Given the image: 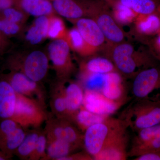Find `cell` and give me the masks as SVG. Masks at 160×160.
Instances as JSON below:
<instances>
[{"label": "cell", "mask_w": 160, "mask_h": 160, "mask_svg": "<svg viewBox=\"0 0 160 160\" xmlns=\"http://www.w3.org/2000/svg\"><path fill=\"white\" fill-rule=\"evenodd\" d=\"M101 92L109 99L125 103L126 92L122 80L115 71L105 75V82Z\"/></svg>", "instance_id": "cell-14"}, {"label": "cell", "mask_w": 160, "mask_h": 160, "mask_svg": "<svg viewBox=\"0 0 160 160\" xmlns=\"http://www.w3.org/2000/svg\"><path fill=\"white\" fill-rule=\"evenodd\" d=\"M17 94L14 114L11 118L24 129L39 127L48 119L44 105L34 99Z\"/></svg>", "instance_id": "cell-3"}, {"label": "cell", "mask_w": 160, "mask_h": 160, "mask_svg": "<svg viewBox=\"0 0 160 160\" xmlns=\"http://www.w3.org/2000/svg\"><path fill=\"white\" fill-rule=\"evenodd\" d=\"M124 104L109 99L100 92L84 90L82 106L96 114L110 116Z\"/></svg>", "instance_id": "cell-9"}, {"label": "cell", "mask_w": 160, "mask_h": 160, "mask_svg": "<svg viewBox=\"0 0 160 160\" xmlns=\"http://www.w3.org/2000/svg\"><path fill=\"white\" fill-rule=\"evenodd\" d=\"M55 12L70 20L78 19L88 14L90 1L52 0Z\"/></svg>", "instance_id": "cell-13"}, {"label": "cell", "mask_w": 160, "mask_h": 160, "mask_svg": "<svg viewBox=\"0 0 160 160\" xmlns=\"http://www.w3.org/2000/svg\"><path fill=\"white\" fill-rule=\"evenodd\" d=\"M64 39L68 42L71 49L82 55H88L94 49L84 41L76 27L71 30H67Z\"/></svg>", "instance_id": "cell-24"}, {"label": "cell", "mask_w": 160, "mask_h": 160, "mask_svg": "<svg viewBox=\"0 0 160 160\" xmlns=\"http://www.w3.org/2000/svg\"><path fill=\"white\" fill-rule=\"evenodd\" d=\"M133 54L134 48L131 45L126 43L118 44L112 52V62L116 69L128 75L134 73L138 66L147 64L135 59Z\"/></svg>", "instance_id": "cell-10"}, {"label": "cell", "mask_w": 160, "mask_h": 160, "mask_svg": "<svg viewBox=\"0 0 160 160\" xmlns=\"http://www.w3.org/2000/svg\"><path fill=\"white\" fill-rule=\"evenodd\" d=\"M70 48L64 39L53 40L47 48V55L51 62L57 77L66 81L74 69L72 62Z\"/></svg>", "instance_id": "cell-5"}, {"label": "cell", "mask_w": 160, "mask_h": 160, "mask_svg": "<svg viewBox=\"0 0 160 160\" xmlns=\"http://www.w3.org/2000/svg\"><path fill=\"white\" fill-rule=\"evenodd\" d=\"M17 2L18 7L36 17L51 15L55 12L49 0H17Z\"/></svg>", "instance_id": "cell-18"}, {"label": "cell", "mask_w": 160, "mask_h": 160, "mask_svg": "<svg viewBox=\"0 0 160 160\" xmlns=\"http://www.w3.org/2000/svg\"><path fill=\"white\" fill-rule=\"evenodd\" d=\"M9 43L7 37L0 31V53L5 51L9 46Z\"/></svg>", "instance_id": "cell-39"}, {"label": "cell", "mask_w": 160, "mask_h": 160, "mask_svg": "<svg viewBox=\"0 0 160 160\" xmlns=\"http://www.w3.org/2000/svg\"><path fill=\"white\" fill-rule=\"evenodd\" d=\"M160 149V130L157 134L147 142L139 146L131 147L128 152V156H139L146 153L157 151Z\"/></svg>", "instance_id": "cell-28"}, {"label": "cell", "mask_w": 160, "mask_h": 160, "mask_svg": "<svg viewBox=\"0 0 160 160\" xmlns=\"http://www.w3.org/2000/svg\"><path fill=\"white\" fill-rule=\"evenodd\" d=\"M122 6L139 14L149 15L154 13L157 8L155 0H120Z\"/></svg>", "instance_id": "cell-25"}, {"label": "cell", "mask_w": 160, "mask_h": 160, "mask_svg": "<svg viewBox=\"0 0 160 160\" xmlns=\"http://www.w3.org/2000/svg\"><path fill=\"white\" fill-rule=\"evenodd\" d=\"M67 30L62 19L54 14L49 16L47 38L52 40L64 39Z\"/></svg>", "instance_id": "cell-27"}, {"label": "cell", "mask_w": 160, "mask_h": 160, "mask_svg": "<svg viewBox=\"0 0 160 160\" xmlns=\"http://www.w3.org/2000/svg\"><path fill=\"white\" fill-rule=\"evenodd\" d=\"M26 135L24 129L19 126L0 142V149L5 154L15 151L23 142Z\"/></svg>", "instance_id": "cell-23"}, {"label": "cell", "mask_w": 160, "mask_h": 160, "mask_svg": "<svg viewBox=\"0 0 160 160\" xmlns=\"http://www.w3.org/2000/svg\"><path fill=\"white\" fill-rule=\"evenodd\" d=\"M122 119L135 132L160 124V100L135 99Z\"/></svg>", "instance_id": "cell-2"}, {"label": "cell", "mask_w": 160, "mask_h": 160, "mask_svg": "<svg viewBox=\"0 0 160 160\" xmlns=\"http://www.w3.org/2000/svg\"><path fill=\"white\" fill-rule=\"evenodd\" d=\"M157 42L158 45L159 47L160 48V35L159 36L158 38Z\"/></svg>", "instance_id": "cell-41"}, {"label": "cell", "mask_w": 160, "mask_h": 160, "mask_svg": "<svg viewBox=\"0 0 160 160\" xmlns=\"http://www.w3.org/2000/svg\"><path fill=\"white\" fill-rule=\"evenodd\" d=\"M99 3L95 2L89 9V14H97L94 18L103 32L106 39L114 44L121 43L124 39L122 30L113 18L106 12L99 11Z\"/></svg>", "instance_id": "cell-11"}, {"label": "cell", "mask_w": 160, "mask_h": 160, "mask_svg": "<svg viewBox=\"0 0 160 160\" xmlns=\"http://www.w3.org/2000/svg\"><path fill=\"white\" fill-rule=\"evenodd\" d=\"M75 149L64 140L47 141L46 156L44 160H61L62 158L71 154Z\"/></svg>", "instance_id": "cell-20"}, {"label": "cell", "mask_w": 160, "mask_h": 160, "mask_svg": "<svg viewBox=\"0 0 160 160\" xmlns=\"http://www.w3.org/2000/svg\"><path fill=\"white\" fill-rule=\"evenodd\" d=\"M6 154L2 151H0V160L6 159Z\"/></svg>", "instance_id": "cell-40"}, {"label": "cell", "mask_w": 160, "mask_h": 160, "mask_svg": "<svg viewBox=\"0 0 160 160\" xmlns=\"http://www.w3.org/2000/svg\"><path fill=\"white\" fill-rule=\"evenodd\" d=\"M49 25V16L36 17L31 26L25 32V42L32 46H35L42 42L47 38Z\"/></svg>", "instance_id": "cell-16"}, {"label": "cell", "mask_w": 160, "mask_h": 160, "mask_svg": "<svg viewBox=\"0 0 160 160\" xmlns=\"http://www.w3.org/2000/svg\"><path fill=\"white\" fill-rule=\"evenodd\" d=\"M107 117L96 114L82 106L71 118L74 120L79 129L85 132L90 126L103 122Z\"/></svg>", "instance_id": "cell-21"}, {"label": "cell", "mask_w": 160, "mask_h": 160, "mask_svg": "<svg viewBox=\"0 0 160 160\" xmlns=\"http://www.w3.org/2000/svg\"><path fill=\"white\" fill-rule=\"evenodd\" d=\"M64 83L65 81L59 80L52 88L51 106L52 112L57 117L69 119L65 99Z\"/></svg>", "instance_id": "cell-19"}, {"label": "cell", "mask_w": 160, "mask_h": 160, "mask_svg": "<svg viewBox=\"0 0 160 160\" xmlns=\"http://www.w3.org/2000/svg\"><path fill=\"white\" fill-rule=\"evenodd\" d=\"M159 58H160V57H159Z\"/></svg>", "instance_id": "cell-43"}, {"label": "cell", "mask_w": 160, "mask_h": 160, "mask_svg": "<svg viewBox=\"0 0 160 160\" xmlns=\"http://www.w3.org/2000/svg\"><path fill=\"white\" fill-rule=\"evenodd\" d=\"M160 130V124L140 129L132 141V147L139 146L147 142L154 137Z\"/></svg>", "instance_id": "cell-31"}, {"label": "cell", "mask_w": 160, "mask_h": 160, "mask_svg": "<svg viewBox=\"0 0 160 160\" xmlns=\"http://www.w3.org/2000/svg\"><path fill=\"white\" fill-rule=\"evenodd\" d=\"M16 58L14 70L23 72L38 82L46 77L49 68V59L45 52L34 50Z\"/></svg>", "instance_id": "cell-4"}, {"label": "cell", "mask_w": 160, "mask_h": 160, "mask_svg": "<svg viewBox=\"0 0 160 160\" xmlns=\"http://www.w3.org/2000/svg\"><path fill=\"white\" fill-rule=\"evenodd\" d=\"M6 80L17 93L37 100L45 106L44 93L39 82L29 78L23 72L14 70L8 75Z\"/></svg>", "instance_id": "cell-8"}, {"label": "cell", "mask_w": 160, "mask_h": 160, "mask_svg": "<svg viewBox=\"0 0 160 160\" xmlns=\"http://www.w3.org/2000/svg\"><path fill=\"white\" fill-rule=\"evenodd\" d=\"M126 128L128 126L122 119L107 117L103 122L94 124L85 130L83 146L86 152L93 158L111 138Z\"/></svg>", "instance_id": "cell-1"}, {"label": "cell", "mask_w": 160, "mask_h": 160, "mask_svg": "<svg viewBox=\"0 0 160 160\" xmlns=\"http://www.w3.org/2000/svg\"><path fill=\"white\" fill-rule=\"evenodd\" d=\"M134 160H160V149L137 157Z\"/></svg>", "instance_id": "cell-37"}, {"label": "cell", "mask_w": 160, "mask_h": 160, "mask_svg": "<svg viewBox=\"0 0 160 160\" xmlns=\"http://www.w3.org/2000/svg\"><path fill=\"white\" fill-rule=\"evenodd\" d=\"M114 64L106 58H95L86 63L83 66V73L106 74L115 71Z\"/></svg>", "instance_id": "cell-22"}, {"label": "cell", "mask_w": 160, "mask_h": 160, "mask_svg": "<svg viewBox=\"0 0 160 160\" xmlns=\"http://www.w3.org/2000/svg\"><path fill=\"white\" fill-rule=\"evenodd\" d=\"M23 26L0 17V31L7 38L17 36L21 34L22 32Z\"/></svg>", "instance_id": "cell-32"}, {"label": "cell", "mask_w": 160, "mask_h": 160, "mask_svg": "<svg viewBox=\"0 0 160 160\" xmlns=\"http://www.w3.org/2000/svg\"><path fill=\"white\" fill-rule=\"evenodd\" d=\"M16 0H0V11L12 6H16Z\"/></svg>", "instance_id": "cell-38"}, {"label": "cell", "mask_w": 160, "mask_h": 160, "mask_svg": "<svg viewBox=\"0 0 160 160\" xmlns=\"http://www.w3.org/2000/svg\"><path fill=\"white\" fill-rule=\"evenodd\" d=\"M40 132L32 131L26 134L23 142L15 151L20 158L29 160L36 146Z\"/></svg>", "instance_id": "cell-26"}, {"label": "cell", "mask_w": 160, "mask_h": 160, "mask_svg": "<svg viewBox=\"0 0 160 160\" xmlns=\"http://www.w3.org/2000/svg\"><path fill=\"white\" fill-rule=\"evenodd\" d=\"M131 90L135 99L152 100L154 92H160V69L149 67L140 71L133 80Z\"/></svg>", "instance_id": "cell-6"}, {"label": "cell", "mask_w": 160, "mask_h": 160, "mask_svg": "<svg viewBox=\"0 0 160 160\" xmlns=\"http://www.w3.org/2000/svg\"><path fill=\"white\" fill-rule=\"evenodd\" d=\"M19 125L11 118L4 119L0 123V142L9 133L15 130Z\"/></svg>", "instance_id": "cell-35"}, {"label": "cell", "mask_w": 160, "mask_h": 160, "mask_svg": "<svg viewBox=\"0 0 160 160\" xmlns=\"http://www.w3.org/2000/svg\"><path fill=\"white\" fill-rule=\"evenodd\" d=\"M141 30L146 34H153L160 29V19L154 13L149 15L147 20L140 26Z\"/></svg>", "instance_id": "cell-34"}, {"label": "cell", "mask_w": 160, "mask_h": 160, "mask_svg": "<svg viewBox=\"0 0 160 160\" xmlns=\"http://www.w3.org/2000/svg\"><path fill=\"white\" fill-rule=\"evenodd\" d=\"M128 129H123L111 138L93 160H126L128 157L127 150L129 142Z\"/></svg>", "instance_id": "cell-7"}, {"label": "cell", "mask_w": 160, "mask_h": 160, "mask_svg": "<svg viewBox=\"0 0 160 160\" xmlns=\"http://www.w3.org/2000/svg\"><path fill=\"white\" fill-rule=\"evenodd\" d=\"M17 94L7 80L0 81V118H11L14 114Z\"/></svg>", "instance_id": "cell-15"}, {"label": "cell", "mask_w": 160, "mask_h": 160, "mask_svg": "<svg viewBox=\"0 0 160 160\" xmlns=\"http://www.w3.org/2000/svg\"><path fill=\"white\" fill-rule=\"evenodd\" d=\"M47 145V138L46 132L40 131L36 146L29 160H44L46 156Z\"/></svg>", "instance_id": "cell-33"}, {"label": "cell", "mask_w": 160, "mask_h": 160, "mask_svg": "<svg viewBox=\"0 0 160 160\" xmlns=\"http://www.w3.org/2000/svg\"><path fill=\"white\" fill-rule=\"evenodd\" d=\"M105 75L83 73L84 90H93L101 92L105 82Z\"/></svg>", "instance_id": "cell-30"}, {"label": "cell", "mask_w": 160, "mask_h": 160, "mask_svg": "<svg viewBox=\"0 0 160 160\" xmlns=\"http://www.w3.org/2000/svg\"><path fill=\"white\" fill-rule=\"evenodd\" d=\"M71 21L75 22L76 28L92 48L94 49L104 43L106 38L94 19L82 18Z\"/></svg>", "instance_id": "cell-12"}, {"label": "cell", "mask_w": 160, "mask_h": 160, "mask_svg": "<svg viewBox=\"0 0 160 160\" xmlns=\"http://www.w3.org/2000/svg\"><path fill=\"white\" fill-rule=\"evenodd\" d=\"M49 1H52V0H49Z\"/></svg>", "instance_id": "cell-42"}, {"label": "cell", "mask_w": 160, "mask_h": 160, "mask_svg": "<svg viewBox=\"0 0 160 160\" xmlns=\"http://www.w3.org/2000/svg\"><path fill=\"white\" fill-rule=\"evenodd\" d=\"M28 15L22 9L16 6H12L0 11L1 17L22 26L27 21Z\"/></svg>", "instance_id": "cell-29"}, {"label": "cell", "mask_w": 160, "mask_h": 160, "mask_svg": "<svg viewBox=\"0 0 160 160\" xmlns=\"http://www.w3.org/2000/svg\"><path fill=\"white\" fill-rule=\"evenodd\" d=\"M92 160L93 158L86 152H78L74 154H69L62 158L61 160Z\"/></svg>", "instance_id": "cell-36"}, {"label": "cell", "mask_w": 160, "mask_h": 160, "mask_svg": "<svg viewBox=\"0 0 160 160\" xmlns=\"http://www.w3.org/2000/svg\"><path fill=\"white\" fill-rule=\"evenodd\" d=\"M64 92L67 112L70 119L82 106L84 89L80 84L71 82L67 86L65 85Z\"/></svg>", "instance_id": "cell-17"}]
</instances>
